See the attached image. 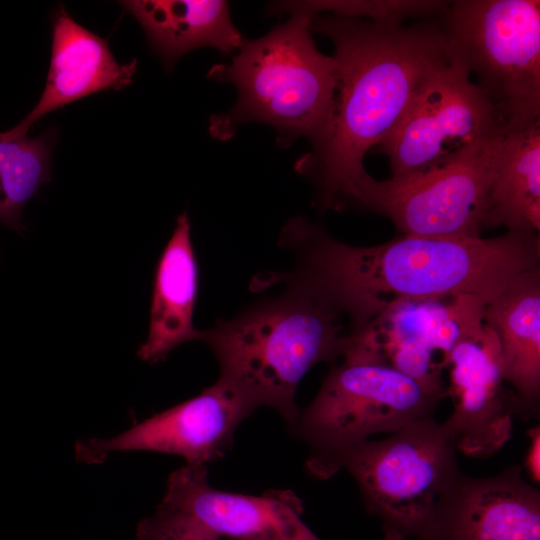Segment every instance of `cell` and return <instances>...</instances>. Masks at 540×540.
Wrapping results in <instances>:
<instances>
[{
  "mask_svg": "<svg viewBox=\"0 0 540 540\" xmlns=\"http://www.w3.org/2000/svg\"><path fill=\"white\" fill-rule=\"evenodd\" d=\"M441 367L450 370L447 396L453 411L444 424L457 451L477 459L495 455L511 440L515 417L527 419L503 378L495 332L485 324L481 331L462 338Z\"/></svg>",
  "mask_w": 540,
  "mask_h": 540,
  "instance_id": "obj_11",
  "label": "cell"
},
{
  "mask_svg": "<svg viewBox=\"0 0 540 540\" xmlns=\"http://www.w3.org/2000/svg\"><path fill=\"white\" fill-rule=\"evenodd\" d=\"M280 244L298 258L288 274L347 314L350 332L397 302L471 295L487 305L518 276L538 268L540 257V238L533 232L494 238L403 235L364 247L339 242L304 217L287 222Z\"/></svg>",
  "mask_w": 540,
  "mask_h": 540,
  "instance_id": "obj_1",
  "label": "cell"
},
{
  "mask_svg": "<svg viewBox=\"0 0 540 540\" xmlns=\"http://www.w3.org/2000/svg\"><path fill=\"white\" fill-rule=\"evenodd\" d=\"M448 1L432 0H326L279 1L268 5L270 14H303L310 18L323 12L366 19L379 23L402 24L406 17L443 13Z\"/></svg>",
  "mask_w": 540,
  "mask_h": 540,
  "instance_id": "obj_20",
  "label": "cell"
},
{
  "mask_svg": "<svg viewBox=\"0 0 540 540\" xmlns=\"http://www.w3.org/2000/svg\"><path fill=\"white\" fill-rule=\"evenodd\" d=\"M416 540H540V492L519 465L485 478L460 469Z\"/></svg>",
  "mask_w": 540,
  "mask_h": 540,
  "instance_id": "obj_12",
  "label": "cell"
},
{
  "mask_svg": "<svg viewBox=\"0 0 540 540\" xmlns=\"http://www.w3.org/2000/svg\"><path fill=\"white\" fill-rule=\"evenodd\" d=\"M484 322L496 334L505 382L527 419L539 414L540 271H527L484 307Z\"/></svg>",
  "mask_w": 540,
  "mask_h": 540,
  "instance_id": "obj_16",
  "label": "cell"
},
{
  "mask_svg": "<svg viewBox=\"0 0 540 540\" xmlns=\"http://www.w3.org/2000/svg\"><path fill=\"white\" fill-rule=\"evenodd\" d=\"M254 410L243 396L217 380L199 395L114 437L77 441L75 458L98 465L114 454L152 451L183 457L186 464L207 465L230 450L237 428Z\"/></svg>",
  "mask_w": 540,
  "mask_h": 540,
  "instance_id": "obj_10",
  "label": "cell"
},
{
  "mask_svg": "<svg viewBox=\"0 0 540 540\" xmlns=\"http://www.w3.org/2000/svg\"><path fill=\"white\" fill-rule=\"evenodd\" d=\"M310 28L333 44L337 91L327 137L295 170L315 186L319 208L339 209L368 174L366 153L399 124L449 47L442 25L316 15Z\"/></svg>",
  "mask_w": 540,
  "mask_h": 540,
  "instance_id": "obj_2",
  "label": "cell"
},
{
  "mask_svg": "<svg viewBox=\"0 0 540 540\" xmlns=\"http://www.w3.org/2000/svg\"><path fill=\"white\" fill-rule=\"evenodd\" d=\"M507 133L494 109L450 52L432 71L395 129L377 146L392 177L438 167L474 144Z\"/></svg>",
  "mask_w": 540,
  "mask_h": 540,
  "instance_id": "obj_9",
  "label": "cell"
},
{
  "mask_svg": "<svg viewBox=\"0 0 540 540\" xmlns=\"http://www.w3.org/2000/svg\"><path fill=\"white\" fill-rule=\"evenodd\" d=\"M434 302H419V320L426 342L442 353V362L457 342L484 328L485 304L471 295L456 296L448 304Z\"/></svg>",
  "mask_w": 540,
  "mask_h": 540,
  "instance_id": "obj_21",
  "label": "cell"
},
{
  "mask_svg": "<svg viewBox=\"0 0 540 540\" xmlns=\"http://www.w3.org/2000/svg\"><path fill=\"white\" fill-rule=\"evenodd\" d=\"M442 27L506 132L540 122V2L449 1Z\"/></svg>",
  "mask_w": 540,
  "mask_h": 540,
  "instance_id": "obj_5",
  "label": "cell"
},
{
  "mask_svg": "<svg viewBox=\"0 0 540 540\" xmlns=\"http://www.w3.org/2000/svg\"><path fill=\"white\" fill-rule=\"evenodd\" d=\"M136 71V59L119 63L104 38L78 24L59 6L52 20L51 58L43 93L28 115L0 136H26L51 111L96 92L127 87Z\"/></svg>",
  "mask_w": 540,
  "mask_h": 540,
  "instance_id": "obj_14",
  "label": "cell"
},
{
  "mask_svg": "<svg viewBox=\"0 0 540 540\" xmlns=\"http://www.w3.org/2000/svg\"><path fill=\"white\" fill-rule=\"evenodd\" d=\"M445 397L389 366L343 360L331 368L290 429L309 446V473L325 479L328 465L339 453L372 435L392 434L434 417Z\"/></svg>",
  "mask_w": 540,
  "mask_h": 540,
  "instance_id": "obj_7",
  "label": "cell"
},
{
  "mask_svg": "<svg viewBox=\"0 0 540 540\" xmlns=\"http://www.w3.org/2000/svg\"><path fill=\"white\" fill-rule=\"evenodd\" d=\"M136 538L137 540H220L200 524L161 503L152 515L139 522Z\"/></svg>",
  "mask_w": 540,
  "mask_h": 540,
  "instance_id": "obj_22",
  "label": "cell"
},
{
  "mask_svg": "<svg viewBox=\"0 0 540 540\" xmlns=\"http://www.w3.org/2000/svg\"><path fill=\"white\" fill-rule=\"evenodd\" d=\"M199 290V266L193 249L191 224L180 214L157 262L146 340L137 356L144 362L164 361L177 346L200 340L202 330L193 324Z\"/></svg>",
  "mask_w": 540,
  "mask_h": 540,
  "instance_id": "obj_15",
  "label": "cell"
},
{
  "mask_svg": "<svg viewBox=\"0 0 540 540\" xmlns=\"http://www.w3.org/2000/svg\"><path fill=\"white\" fill-rule=\"evenodd\" d=\"M121 4L138 20L166 70L197 48L212 47L230 54L244 41L224 0H130Z\"/></svg>",
  "mask_w": 540,
  "mask_h": 540,
  "instance_id": "obj_17",
  "label": "cell"
},
{
  "mask_svg": "<svg viewBox=\"0 0 540 540\" xmlns=\"http://www.w3.org/2000/svg\"><path fill=\"white\" fill-rule=\"evenodd\" d=\"M56 140L52 129L32 138L0 136V223L18 233L26 203L51 179Z\"/></svg>",
  "mask_w": 540,
  "mask_h": 540,
  "instance_id": "obj_19",
  "label": "cell"
},
{
  "mask_svg": "<svg viewBox=\"0 0 540 540\" xmlns=\"http://www.w3.org/2000/svg\"><path fill=\"white\" fill-rule=\"evenodd\" d=\"M530 443L525 455L524 467L534 483L540 480V429L539 426L529 429Z\"/></svg>",
  "mask_w": 540,
  "mask_h": 540,
  "instance_id": "obj_23",
  "label": "cell"
},
{
  "mask_svg": "<svg viewBox=\"0 0 540 540\" xmlns=\"http://www.w3.org/2000/svg\"><path fill=\"white\" fill-rule=\"evenodd\" d=\"M538 233L540 122L502 136L490 194L487 227Z\"/></svg>",
  "mask_w": 540,
  "mask_h": 540,
  "instance_id": "obj_18",
  "label": "cell"
},
{
  "mask_svg": "<svg viewBox=\"0 0 540 540\" xmlns=\"http://www.w3.org/2000/svg\"><path fill=\"white\" fill-rule=\"evenodd\" d=\"M285 292L202 331L219 364L218 381L255 409L270 407L291 426L298 414L297 387L320 362L341 357L340 314L319 294L287 274Z\"/></svg>",
  "mask_w": 540,
  "mask_h": 540,
  "instance_id": "obj_3",
  "label": "cell"
},
{
  "mask_svg": "<svg viewBox=\"0 0 540 540\" xmlns=\"http://www.w3.org/2000/svg\"><path fill=\"white\" fill-rule=\"evenodd\" d=\"M207 465L185 464L170 474L161 504L218 538L233 540H323L303 521L301 500L289 490L261 495L219 490Z\"/></svg>",
  "mask_w": 540,
  "mask_h": 540,
  "instance_id": "obj_13",
  "label": "cell"
},
{
  "mask_svg": "<svg viewBox=\"0 0 540 540\" xmlns=\"http://www.w3.org/2000/svg\"><path fill=\"white\" fill-rule=\"evenodd\" d=\"M504 134L482 140L419 174L384 181L367 174L350 203L386 216L403 235L480 237L487 227Z\"/></svg>",
  "mask_w": 540,
  "mask_h": 540,
  "instance_id": "obj_8",
  "label": "cell"
},
{
  "mask_svg": "<svg viewBox=\"0 0 540 540\" xmlns=\"http://www.w3.org/2000/svg\"><path fill=\"white\" fill-rule=\"evenodd\" d=\"M310 23L309 16L292 14L264 36L244 39L229 64L209 69L208 79L237 90L234 105L210 118L213 138L228 141L238 126L260 122L275 129L279 148L300 137L312 148L325 140L334 114L338 64L318 50Z\"/></svg>",
  "mask_w": 540,
  "mask_h": 540,
  "instance_id": "obj_4",
  "label": "cell"
},
{
  "mask_svg": "<svg viewBox=\"0 0 540 540\" xmlns=\"http://www.w3.org/2000/svg\"><path fill=\"white\" fill-rule=\"evenodd\" d=\"M457 452L444 422L426 418L386 439H368L339 453L325 479L346 470L359 487L366 512L380 520L383 540H416L460 470Z\"/></svg>",
  "mask_w": 540,
  "mask_h": 540,
  "instance_id": "obj_6",
  "label": "cell"
}]
</instances>
